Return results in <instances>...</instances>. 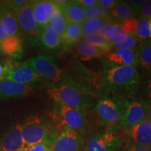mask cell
I'll list each match as a JSON object with an SVG mask.
<instances>
[{"instance_id": "6da1fadb", "label": "cell", "mask_w": 151, "mask_h": 151, "mask_svg": "<svg viewBox=\"0 0 151 151\" xmlns=\"http://www.w3.org/2000/svg\"><path fill=\"white\" fill-rule=\"evenodd\" d=\"M60 129L39 116H32L21 124L24 151L37 143L46 142L52 146Z\"/></svg>"}, {"instance_id": "7a4b0ae2", "label": "cell", "mask_w": 151, "mask_h": 151, "mask_svg": "<svg viewBox=\"0 0 151 151\" xmlns=\"http://www.w3.org/2000/svg\"><path fill=\"white\" fill-rule=\"evenodd\" d=\"M50 99L60 105L67 106L74 109H86L92 104L85 92L71 84L61 83L52 86L47 90Z\"/></svg>"}, {"instance_id": "3957f363", "label": "cell", "mask_w": 151, "mask_h": 151, "mask_svg": "<svg viewBox=\"0 0 151 151\" xmlns=\"http://www.w3.org/2000/svg\"><path fill=\"white\" fill-rule=\"evenodd\" d=\"M25 62L45 81L58 83L65 78L63 69L54 58L48 55L32 57Z\"/></svg>"}, {"instance_id": "277c9868", "label": "cell", "mask_w": 151, "mask_h": 151, "mask_svg": "<svg viewBox=\"0 0 151 151\" xmlns=\"http://www.w3.org/2000/svg\"><path fill=\"white\" fill-rule=\"evenodd\" d=\"M55 127L58 129L67 127L76 132L79 134H83L88 129L86 109L71 108L67 106L60 105L59 115Z\"/></svg>"}, {"instance_id": "5b68a950", "label": "cell", "mask_w": 151, "mask_h": 151, "mask_svg": "<svg viewBox=\"0 0 151 151\" xmlns=\"http://www.w3.org/2000/svg\"><path fill=\"white\" fill-rule=\"evenodd\" d=\"M140 81V76L137 69L131 65L114 66L107 69L104 74L105 83L112 88L134 86Z\"/></svg>"}, {"instance_id": "8992f818", "label": "cell", "mask_w": 151, "mask_h": 151, "mask_svg": "<svg viewBox=\"0 0 151 151\" xmlns=\"http://www.w3.org/2000/svg\"><path fill=\"white\" fill-rule=\"evenodd\" d=\"M125 110L122 109L120 104L113 99H103L98 101L94 112L102 124L116 129Z\"/></svg>"}, {"instance_id": "52a82bcc", "label": "cell", "mask_w": 151, "mask_h": 151, "mask_svg": "<svg viewBox=\"0 0 151 151\" xmlns=\"http://www.w3.org/2000/svg\"><path fill=\"white\" fill-rule=\"evenodd\" d=\"M17 18L20 30L27 37L32 46H36L40 42L41 29L36 22L30 1L16 11Z\"/></svg>"}, {"instance_id": "ba28073f", "label": "cell", "mask_w": 151, "mask_h": 151, "mask_svg": "<svg viewBox=\"0 0 151 151\" xmlns=\"http://www.w3.org/2000/svg\"><path fill=\"white\" fill-rule=\"evenodd\" d=\"M122 140L111 132L90 135L83 143L84 151H117Z\"/></svg>"}, {"instance_id": "9c48e42d", "label": "cell", "mask_w": 151, "mask_h": 151, "mask_svg": "<svg viewBox=\"0 0 151 151\" xmlns=\"http://www.w3.org/2000/svg\"><path fill=\"white\" fill-rule=\"evenodd\" d=\"M4 67L8 73L5 80L24 85H32L34 83L43 81L40 76L25 62L17 65L9 62L6 64Z\"/></svg>"}, {"instance_id": "30bf717a", "label": "cell", "mask_w": 151, "mask_h": 151, "mask_svg": "<svg viewBox=\"0 0 151 151\" xmlns=\"http://www.w3.org/2000/svg\"><path fill=\"white\" fill-rule=\"evenodd\" d=\"M83 141L76 132L67 127L60 129L50 146V151H81Z\"/></svg>"}, {"instance_id": "8fae6325", "label": "cell", "mask_w": 151, "mask_h": 151, "mask_svg": "<svg viewBox=\"0 0 151 151\" xmlns=\"http://www.w3.org/2000/svg\"><path fill=\"white\" fill-rule=\"evenodd\" d=\"M148 104L143 101H136L128 106L116 129L127 130L137 125L148 117Z\"/></svg>"}, {"instance_id": "7c38bea8", "label": "cell", "mask_w": 151, "mask_h": 151, "mask_svg": "<svg viewBox=\"0 0 151 151\" xmlns=\"http://www.w3.org/2000/svg\"><path fill=\"white\" fill-rule=\"evenodd\" d=\"M0 23L6 37H17L22 40L16 11L11 6L8 1H0Z\"/></svg>"}, {"instance_id": "4fadbf2b", "label": "cell", "mask_w": 151, "mask_h": 151, "mask_svg": "<svg viewBox=\"0 0 151 151\" xmlns=\"http://www.w3.org/2000/svg\"><path fill=\"white\" fill-rule=\"evenodd\" d=\"M126 131L131 144L151 148V120L149 117Z\"/></svg>"}, {"instance_id": "5bb4252c", "label": "cell", "mask_w": 151, "mask_h": 151, "mask_svg": "<svg viewBox=\"0 0 151 151\" xmlns=\"http://www.w3.org/2000/svg\"><path fill=\"white\" fill-rule=\"evenodd\" d=\"M30 6L36 22L41 29L49 24L52 14L58 8L55 1L48 0L30 1Z\"/></svg>"}, {"instance_id": "9a60e30c", "label": "cell", "mask_w": 151, "mask_h": 151, "mask_svg": "<svg viewBox=\"0 0 151 151\" xmlns=\"http://www.w3.org/2000/svg\"><path fill=\"white\" fill-rule=\"evenodd\" d=\"M0 151H24L21 124L16 122L0 139Z\"/></svg>"}, {"instance_id": "2e32d148", "label": "cell", "mask_w": 151, "mask_h": 151, "mask_svg": "<svg viewBox=\"0 0 151 151\" xmlns=\"http://www.w3.org/2000/svg\"><path fill=\"white\" fill-rule=\"evenodd\" d=\"M34 90L33 85L17 83L13 81H0V101L29 95Z\"/></svg>"}, {"instance_id": "e0dca14e", "label": "cell", "mask_w": 151, "mask_h": 151, "mask_svg": "<svg viewBox=\"0 0 151 151\" xmlns=\"http://www.w3.org/2000/svg\"><path fill=\"white\" fill-rule=\"evenodd\" d=\"M106 59L109 62L116 65V66L131 65L135 67L139 64V57L137 50H122L115 49L109 52L106 56Z\"/></svg>"}, {"instance_id": "ac0fdd59", "label": "cell", "mask_w": 151, "mask_h": 151, "mask_svg": "<svg viewBox=\"0 0 151 151\" xmlns=\"http://www.w3.org/2000/svg\"><path fill=\"white\" fill-rule=\"evenodd\" d=\"M60 6L67 22H73L81 25L86 21L83 9L77 3L76 1H68L64 5Z\"/></svg>"}, {"instance_id": "d6986e66", "label": "cell", "mask_w": 151, "mask_h": 151, "mask_svg": "<svg viewBox=\"0 0 151 151\" xmlns=\"http://www.w3.org/2000/svg\"><path fill=\"white\" fill-rule=\"evenodd\" d=\"M40 43L45 49L49 51H54L60 48L62 41L61 37L55 32L48 24L41 29Z\"/></svg>"}, {"instance_id": "ffe728a7", "label": "cell", "mask_w": 151, "mask_h": 151, "mask_svg": "<svg viewBox=\"0 0 151 151\" xmlns=\"http://www.w3.org/2000/svg\"><path fill=\"white\" fill-rule=\"evenodd\" d=\"M0 48L2 53L18 59L21 58L23 52L22 40L17 37H7L0 43Z\"/></svg>"}, {"instance_id": "44dd1931", "label": "cell", "mask_w": 151, "mask_h": 151, "mask_svg": "<svg viewBox=\"0 0 151 151\" xmlns=\"http://www.w3.org/2000/svg\"><path fill=\"white\" fill-rule=\"evenodd\" d=\"M83 36V33L81 24L67 22L65 34L62 38V43L67 46H73L81 41Z\"/></svg>"}, {"instance_id": "7402d4cb", "label": "cell", "mask_w": 151, "mask_h": 151, "mask_svg": "<svg viewBox=\"0 0 151 151\" xmlns=\"http://www.w3.org/2000/svg\"><path fill=\"white\" fill-rule=\"evenodd\" d=\"M73 48L77 55L86 60L99 58L108 53V52L92 46L83 41H80L73 45Z\"/></svg>"}, {"instance_id": "603a6c76", "label": "cell", "mask_w": 151, "mask_h": 151, "mask_svg": "<svg viewBox=\"0 0 151 151\" xmlns=\"http://www.w3.org/2000/svg\"><path fill=\"white\" fill-rule=\"evenodd\" d=\"M134 14V11L132 9L127 1H118L115 6L109 11V15L111 18L123 22L124 20L133 18L132 17Z\"/></svg>"}, {"instance_id": "cb8c5ba5", "label": "cell", "mask_w": 151, "mask_h": 151, "mask_svg": "<svg viewBox=\"0 0 151 151\" xmlns=\"http://www.w3.org/2000/svg\"><path fill=\"white\" fill-rule=\"evenodd\" d=\"M49 24L55 32L59 35L62 39L66 29L67 20L59 4H58V8L54 11L50 17Z\"/></svg>"}, {"instance_id": "d4e9b609", "label": "cell", "mask_w": 151, "mask_h": 151, "mask_svg": "<svg viewBox=\"0 0 151 151\" xmlns=\"http://www.w3.org/2000/svg\"><path fill=\"white\" fill-rule=\"evenodd\" d=\"M139 63L148 72L151 73V41H145L137 48Z\"/></svg>"}, {"instance_id": "484cf974", "label": "cell", "mask_w": 151, "mask_h": 151, "mask_svg": "<svg viewBox=\"0 0 151 151\" xmlns=\"http://www.w3.org/2000/svg\"><path fill=\"white\" fill-rule=\"evenodd\" d=\"M81 41H83L84 42L92 46L108 52L113 48L112 44H111L105 38L101 37L97 33L91 34V35H83Z\"/></svg>"}, {"instance_id": "4316f807", "label": "cell", "mask_w": 151, "mask_h": 151, "mask_svg": "<svg viewBox=\"0 0 151 151\" xmlns=\"http://www.w3.org/2000/svg\"><path fill=\"white\" fill-rule=\"evenodd\" d=\"M83 12L86 20H89V19L92 18H99L105 20V21L113 20L108 11L101 8L98 4L93 6L90 7V8L83 9Z\"/></svg>"}, {"instance_id": "83f0119b", "label": "cell", "mask_w": 151, "mask_h": 151, "mask_svg": "<svg viewBox=\"0 0 151 151\" xmlns=\"http://www.w3.org/2000/svg\"><path fill=\"white\" fill-rule=\"evenodd\" d=\"M126 37L127 35L120 27V24L116 23L106 33L105 39L111 44L115 45L123 41Z\"/></svg>"}, {"instance_id": "f1b7e54d", "label": "cell", "mask_w": 151, "mask_h": 151, "mask_svg": "<svg viewBox=\"0 0 151 151\" xmlns=\"http://www.w3.org/2000/svg\"><path fill=\"white\" fill-rule=\"evenodd\" d=\"M141 42L142 41L139 40L134 35H128L121 42L113 45V48L122 50H135V48H138Z\"/></svg>"}, {"instance_id": "f546056e", "label": "cell", "mask_w": 151, "mask_h": 151, "mask_svg": "<svg viewBox=\"0 0 151 151\" xmlns=\"http://www.w3.org/2000/svg\"><path fill=\"white\" fill-rule=\"evenodd\" d=\"M106 21L99 18H92L86 20L83 23L81 24V28L83 35H91L97 33L100 27Z\"/></svg>"}, {"instance_id": "4dcf8cb0", "label": "cell", "mask_w": 151, "mask_h": 151, "mask_svg": "<svg viewBox=\"0 0 151 151\" xmlns=\"http://www.w3.org/2000/svg\"><path fill=\"white\" fill-rule=\"evenodd\" d=\"M134 35L140 41H144L150 38V29L149 20H138Z\"/></svg>"}, {"instance_id": "1f68e13d", "label": "cell", "mask_w": 151, "mask_h": 151, "mask_svg": "<svg viewBox=\"0 0 151 151\" xmlns=\"http://www.w3.org/2000/svg\"><path fill=\"white\" fill-rule=\"evenodd\" d=\"M137 22L138 20H136L134 18H131L129 20H124L120 24L122 29L126 33V35H134Z\"/></svg>"}, {"instance_id": "d6a6232c", "label": "cell", "mask_w": 151, "mask_h": 151, "mask_svg": "<svg viewBox=\"0 0 151 151\" xmlns=\"http://www.w3.org/2000/svg\"><path fill=\"white\" fill-rule=\"evenodd\" d=\"M116 23L113 22V20H111V21H106V22H104V24L101 26V27H100L99 29L98 30L97 34H98V35L101 36V37L105 38L106 35V33L108 32L109 30Z\"/></svg>"}, {"instance_id": "836d02e7", "label": "cell", "mask_w": 151, "mask_h": 151, "mask_svg": "<svg viewBox=\"0 0 151 151\" xmlns=\"http://www.w3.org/2000/svg\"><path fill=\"white\" fill-rule=\"evenodd\" d=\"M27 151H50V146L43 141L30 147Z\"/></svg>"}, {"instance_id": "e575fe53", "label": "cell", "mask_w": 151, "mask_h": 151, "mask_svg": "<svg viewBox=\"0 0 151 151\" xmlns=\"http://www.w3.org/2000/svg\"><path fill=\"white\" fill-rule=\"evenodd\" d=\"M117 2L118 1H115V0H99L97 4L101 8L108 11V10L111 11L115 6Z\"/></svg>"}, {"instance_id": "d590c367", "label": "cell", "mask_w": 151, "mask_h": 151, "mask_svg": "<svg viewBox=\"0 0 151 151\" xmlns=\"http://www.w3.org/2000/svg\"><path fill=\"white\" fill-rule=\"evenodd\" d=\"M7 1H8L11 6L16 11H18L20 8H22L24 6L27 4L30 1H27V0H7Z\"/></svg>"}, {"instance_id": "8d00e7d4", "label": "cell", "mask_w": 151, "mask_h": 151, "mask_svg": "<svg viewBox=\"0 0 151 151\" xmlns=\"http://www.w3.org/2000/svg\"><path fill=\"white\" fill-rule=\"evenodd\" d=\"M76 1L83 9L90 8L98 3L97 0H77Z\"/></svg>"}, {"instance_id": "74e56055", "label": "cell", "mask_w": 151, "mask_h": 151, "mask_svg": "<svg viewBox=\"0 0 151 151\" xmlns=\"http://www.w3.org/2000/svg\"><path fill=\"white\" fill-rule=\"evenodd\" d=\"M130 6L132 7V9H133V11L135 12H137L139 9L140 8V6L143 4V3L144 2L143 0H131V1H128Z\"/></svg>"}, {"instance_id": "f35d334b", "label": "cell", "mask_w": 151, "mask_h": 151, "mask_svg": "<svg viewBox=\"0 0 151 151\" xmlns=\"http://www.w3.org/2000/svg\"><path fill=\"white\" fill-rule=\"evenodd\" d=\"M125 151H151V148H141V147L137 146L130 143L129 146H127V148H126Z\"/></svg>"}, {"instance_id": "ab89813d", "label": "cell", "mask_w": 151, "mask_h": 151, "mask_svg": "<svg viewBox=\"0 0 151 151\" xmlns=\"http://www.w3.org/2000/svg\"><path fill=\"white\" fill-rule=\"evenodd\" d=\"M7 76H8V73H7L6 67L0 64V81L5 80Z\"/></svg>"}, {"instance_id": "60d3db41", "label": "cell", "mask_w": 151, "mask_h": 151, "mask_svg": "<svg viewBox=\"0 0 151 151\" xmlns=\"http://www.w3.org/2000/svg\"><path fill=\"white\" fill-rule=\"evenodd\" d=\"M146 95L148 99L151 101V79L148 81V83H147Z\"/></svg>"}, {"instance_id": "b9f144b4", "label": "cell", "mask_w": 151, "mask_h": 151, "mask_svg": "<svg viewBox=\"0 0 151 151\" xmlns=\"http://www.w3.org/2000/svg\"><path fill=\"white\" fill-rule=\"evenodd\" d=\"M7 37L5 35L4 32L2 27H1V23H0V43H1L2 41L4 40V39L6 38Z\"/></svg>"}, {"instance_id": "7bdbcfd3", "label": "cell", "mask_w": 151, "mask_h": 151, "mask_svg": "<svg viewBox=\"0 0 151 151\" xmlns=\"http://www.w3.org/2000/svg\"><path fill=\"white\" fill-rule=\"evenodd\" d=\"M148 117L149 118H150V120H151V101H150V103L148 104Z\"/></svg>"}, {"instance_id": "ee69618b", "label": "cell", "mask_w": 151, "mask_h": 151, "mask_svg": "<svg viewBox=\"0 0 151 151\" xmlns=\"http://www.w3.org/2000/svg\"><path fill=\"white\" fill-rule=\"evenodd\" d=\"M148 5H149V7H150V10H151V0H148Z\"/></svg>"}, {"instance_id": "f6af8a7d", "label": "cell", "mask_w": 151, "mask_h": 151, "mask_svg": "<svg viewBox=\"0 0 151 151\" xmlns=\"http://www.w3.org/2000/svg\"><path fill=\"white\" fill-rule=\"evenodd\" d=\"M149 24H150V38H151V19L149 20Z\"/></svg>"}, {"instance_id": "bcb514c9", "label": "cell", "mask_w": 151, "mask_h": 151, "mask_svg": "<svg viewBox=\"0 0 151 151\" xmlns=\"http://www.w3.org/2000/svg\"><path fill=\"white\" fill-rule=\"evenodd\" d=\"M1 53H2V52H1V48H0V55H1Z\"/></svg>"}]
</instances>
